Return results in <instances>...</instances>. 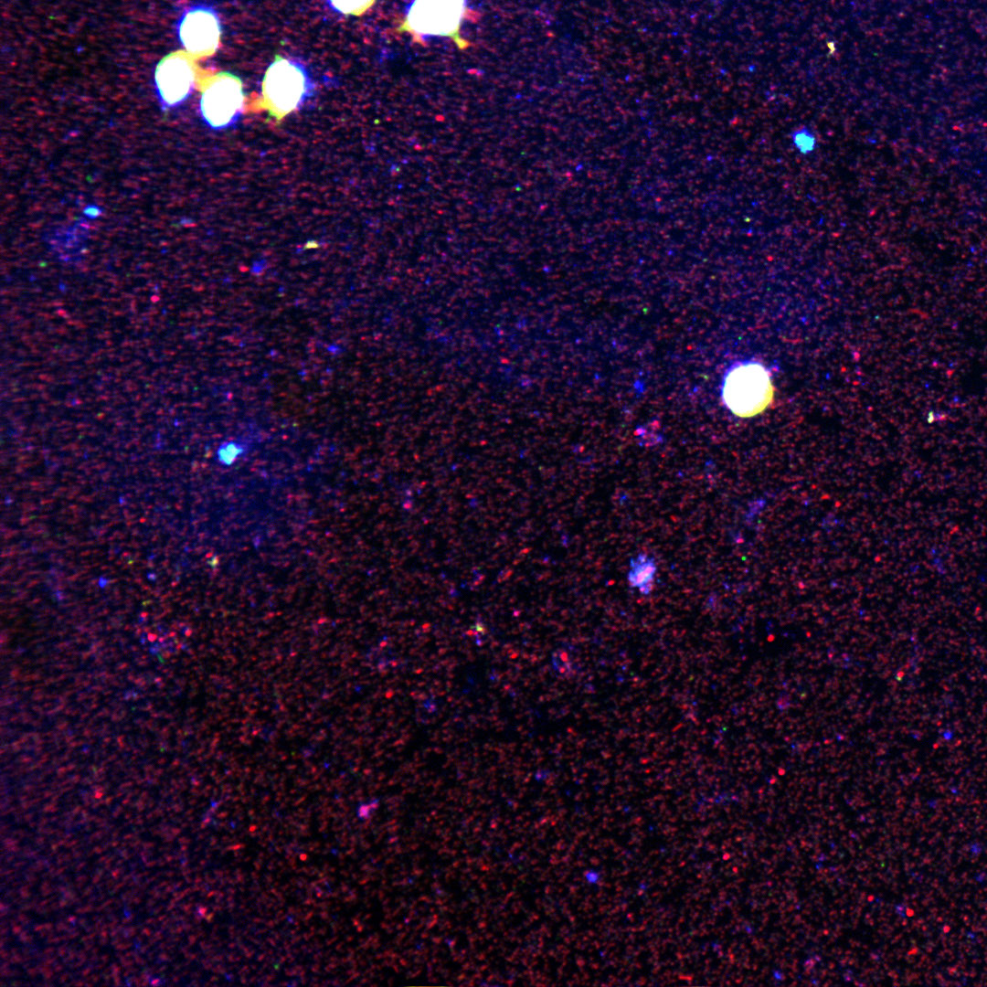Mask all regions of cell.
I'll list each match as a JSON object with an SVG mask.
<instances>
[{"label":"cell","mask_w":987,"mask_h":987,"mask_svg":"<svg viewBox=\"0 0 987 987\" xmlns=\"http://www.w3.org/2000/svg\"><path fill=\"white\" fill-rule=\"evenodd\" d=\"M244 93L241 80L230 72H219L203 90L200 112L212 129H226L234 124L243 111Z\"/></svg>","instance_id":"4"},{"label":"cell","mask_w":987,"mask_h":987,"mask_svg":"<svg viewBox=\"0 0 987 987\" xmlns=\"http://www.w3.org/2000/svg\"><path fill=\"white\" fill-rule=\"evenodd\" d=\"M194 81L193 66L184 55H168L157 64L154 71L157 92L168 106H175L186 100Z\"/></svg>","instance_id":"6"},{"label":"cell","mask_w":987,"mask_h":987,"mask_svg":"<svg viewBox=\"0 0 987 987\" xmlns=\"http://www.w3.org/2000/svg\"><path fill=\"white\" fill-rule=\"evenodd\" d=\"M773 395L769 371L759 363H741L725 377L722 398L738 417L749 418L761 413L772 401Z\"/></svg>","instance_id":"3"},{"label":"cell","mask_w":987,"mask_h":987,"mask_svg":"<svg viewBox=\"0 0 987 987\" xmlns=\"http://www.w3.org/2000/svg\"><path fill=\"white\" fill-rule=\"evenodd\" d=\"M262 95L271 116L281 119L300 108L313 92V83L300 62L275 55L262 80Z\"/></svg>","instance_id":"1"},{"label":"cell","mask_w":987,"mask_h":987,"mask_svg":"<svg viewBox=\"0 0 987 987\" xmlns=\"http://www.w3.org/2000/svg\"><path fill=\"white\" fill-rule=\"evenodd\" d=\"M634 570V574L631 575V579L634 581L635 584L639 585L642 583H645L647 580L650 579V577H652V574L653 573L654 568L650 563H648L642 566L640 568H637V570Z\"/></svg>","instance_id":"8"},{"label":"cell","mask_w":987,"mask_h":987,"mask_svg":"<svg viewBox=\"0 0 987 987\" xmlns=\"http://www.w3.org/2000/svg\"><path fill=\"white\" fill-rule=\"evenodd\" d=\"M467 0H413L407 8L398 31L426 38L450 37L459 48L469 44L460 34Z\"/></svg>","instance_id":"2"},{"label":"cell","mask_w":987,"mask_h":987,"mask_svg":"<svg viewBox=\"0 0 987 987\" xmlns=\"http://www.w3.org/2000/svg\"><path fill=\"white\" fill-rule=\"evenodd\" d=\"M177 34L186 50L195 57L215 53L221 37V24L218 13L207 5L190 7L177 24Z\"/></svg>","instance_id":"5"},{"label":"cell","mask_w":987,"mask_h":987,"mask_svg":"<svg viewBox=\"0 0 987 987\" xmlns=\"http://www.w3.org/2000/svg\"><path fill=\"white\" fill-rule=\"evenodd\" d=\"M376 0H327L334 11L351 16H360L373 5Z\"/></svg>","instance_id":"7"}]
</instances>
